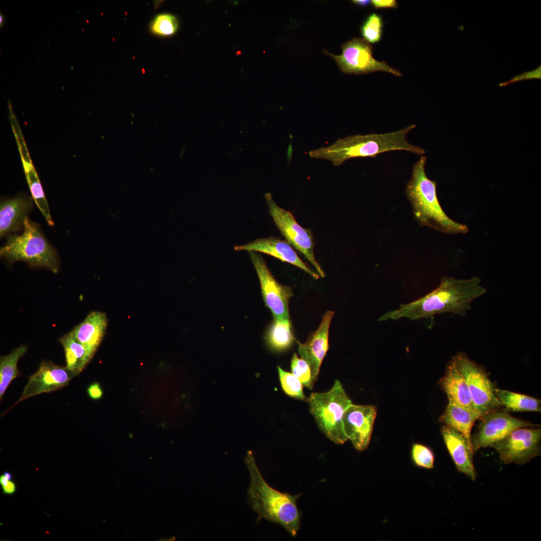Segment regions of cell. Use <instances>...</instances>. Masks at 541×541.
<instances>
[{
	"instance_id": "9c48e42d",
	"label": "cell",
	"mask_w": 541,
	"mask_h": 541,
	"mask_svg": "<svg viewBox=\"0 0 541 541\" xmlns=\"http://www.w3.org/2000/svg\"><path fill=\"white\" fill-rule=\"evenodd\" d=\"M540 428L520 427L489 447L498 452L504 463L522 465L540 455Z\"/></svg>"
},
{
	"instance_id": "6da1fadb",
	"label": "cell",
	"mask_w": 541,
	"mask_h": 541,
	"mask_svg": "<svg viewBox=\"0 0 541 541\" xmlns=\"http://www.w3.org/2000/svg\"><path fill=\"white\" fill-rule=\"evenodd\" d=\"M480 283L477 277L467 280L445 277L435 290L417 300L401 305L399 309L385 313L378 321L403 318L415 320L445 313L465 316L472 302L487 291Z\"/></svg>"
},
{
	"instance_id": "277c9868",
	"label": "cell",
	"mask_w": 541,
	"mask_h": 541,
	"mask_svg": "<svg viewBox=\"0 0 541 541\" xmlns=\"http://www.w3.org/2000/svg\"><path fill=\"white\" fill-rule=\"evenodd\" d=\"M0 255L9 263L22 261L34 267L59 272L60 260L56 250L47 240L39 225L27 217L23 232L10 235L0 249Z\"/></svg>"
},
{
	"instance_id": "74e56055",
	"label": "cell",
	"mask_w": 541,
	"mask_h": 541,
	"mask_svg": "<svg viewBox=\"0 0 541 541\" xmlns=\"http://www.w3.org/2000/svg\"><path fill=\"white\" fill-rule=\"evenodd\" d=\"M4 22H5V18L4 17L3 15L1 14V15H0L1 27H2L3 26Z\"/></svg>"
},
{
	"instance_id": "f1b7e54d",
	"label": "cell",
	"mask_w": 541,
	"mask_h": 541,
	"mask_svg": "<svg viewBox=\"0 0 541 541\" xmlns=\"http://www.w3.org/2000/svg\"><path fill=\"white\" fill-rule=\"evenodd\" d=\"M292 373L296 376L307 388L312 390L313 382L310 367L308 363L294 353L291 361Z\"/></svg>"
},
{
	"instance_id": "7c38bea8",
	"label": "cell",
	"mask_w": 541,
	"mask_h": 541,
	"mask_svg": "<svg viewBox=\"0 0 541 541\" xmlns=\"http://www.w3.org/2000/svg\"><path fill=\"white\" fill-rule=\"evenodd\" d=\"M377 411L373 405L351 404L343 416L344 432L353 446L363 451L369 446Z\"/></svg>"
},
{
	"instance_id": "4316f807",
	"label": "cell",
	"mask_w": 541,
	"mask_h": 541,
	"mask_svg": "<svg viewBox=\"0 0 541 541\" xmlns=\"http://www.w3.org/2000/svg\"><path fill=\"white\" fill-rule=\"evenodd\" d=\"M281 385L284 392L290 397L307 402V397L303 392V385L292 373L278 367Z\"/></svg>"
},
{
	"instance_id": "d6a6232c",
	"label": "cell",
	"mask_w": 541,
	"mask_h": 541,
	"mask_svg": "<svg viewBox=\"0 0 541 541\" xmlns=\"http://www.w3.org/2000/svg\"><path fill=\"white\" fill-rule=\"evenodd\" d=\"M371 4L375 9H385L398 8V4L395 0H373Z\"/></svg>"
},
{
	"instance_id": "d4e9b609",
	"label": "cell",
	"mask_w": 541,
	"mask_h": 541,
	"mask_svg": "<svg viewBox=\"0 0 541 541\" xmlns=\"http://www.w3.org/2000/svg\"><path fill=\"white\" fill-rule=\"evenodd\" d=\"M266 339L269 347L275 351L288 349L295 340L290 319L275 320L268 329Z\"/></svg>"
},
{
	"instance_id": "8fae6325",
	"label": "cell",
	"mask_w": 541,
	"mask_h": 541,
	"mask_svg": "<svg viewBox=\"0 0 541 541\" xmlns=\"http://www.w3.org/2000/svg\"><path fill=\"white\" fill-rule=\"evenodd\" d=\"M249 254L259 280L265 305L275 320H289V304L293 295L291 288L275 279L259 254L255 251H249Z\"/></svg>"
},
{
	"instance_id": "4dcf8cb0",
	"label": "cell",
	"mask_w": 541,
	"mask_h": 541,
	"mask_svg": "<svg viewBox=\"0 0 541 541\" xmlns=\"http://www.w3.org/2000/svg\"><path fill=\"white\" fill-rule=\"evenodd\" d=\"M541 78V67L539 66L536 69L529 72H525L520 75H518L514 76L508 81L502 82L499 84L500 87L506 86L510 84L517 82L518 81L532 79H540Z\"/></svg>"
},
{
	"instance_id": "83f0119b",
	"label": "cell",
	"mask_w": 541,
	"mask_h": 541,
	"mask_svg": "<svg viewBox=\"0 0 541 541\" xmlns=\"http://www.w3.org/2000/svg\"><path fill=\"white\" fill-rule=\"evenodd\" d=\"M383 21L382 16L376 13L369 15L361 27V33L364 39L369 43L375 44L380 41L383 34Z\"/></svg>"
},
{
	"instance_id": "e575fe53",
	"label": "cell",
	"mask_w": 541,
	"mask_h": 541,
	"mask_svg": "<svg viewBox=\"0 0 541 541\" xmlns=\"http://www.w3.org/2000/svg\"><path fill=\"white\" fill-rule=\"evenodd\" d=\"M352 2L356 5L362 7H366L371 3V1L368 0H353Z\"/></svg>"
},
{
	"instance_id": "f546056e",
	"label": "cell",
	"mask_w": 541,
	"mask_h": 541,
	"mask_svg": "<svg viewBox=\"0 0 541 541\" xmlns=\"http://www.w3.org/2000/svg\"><path fill=\"white\" fill-rule=\"evenodd\" d=\"M412 458L418 466L427 469L434 467V455L428 447L421 444H414L411 450Z\"/></svg>"
},
{
	"instance_id": "8d00e7d4",
	"label": "cell",
	"mask_w": 541,
	"mask_h": 541,
	"mask_svg": "<svg viewBox=\"0 0 541 541\" xmlns=\"http://www.w3.org/2000/svg\"><path fill=\"white\" fill-rule=\"evenodd\" d=\"M9 480H12V475L8 472H5L3 474Z\"/></svg>"
},
{
	"instance_id": "e0dca14e",
	"label": "cell",
	"mask_w": 541,
	"mask_h": 541,
	"mask_svg": "<svg viewBox=\"0 0 541 541\" xmlns=\"http://www.w3.org/2000/svg\"><path fill=\"white\" fill-rule=\"evenodd\" d=\"M441 433L457 470L475 480L477 474L473 463L474 453L469 447L465 437L446 425L441 427Z\"/></svg>"
},
{
	"instance_id": "7402d4cb",
	"label": "cell",
	"mask_w": 541,
	"mask_h": 541,
	"mask_svg": "<svg viewBox=\"0 0 541 541\" xmlns=\"http://www.w3.org/2000/svg\"><path fill=\"white\" fill-rule=\"evenodd\" d=\"M495 393L502 406H504L507 411L537 412L541 411L540 399L497 388H495Z\"/></svg>"
},
{
	"instance_id": "44dd1931",
	"label": "cell",
	"mask_w": 541,
	"mask_h": 541,
	"mask_svg": "<svg viewBox=\"0 0 541 541\" xmlns=\"http://www.w3.org/2000/svg\"><path fill=\"white\" fill-rule=\"evenodd\" d=\"M59 341L64 350L66 367L79 375L93 357L72 331L61 337Z\"/></svg>"
},
{
	"instance_id": "8992f818",
	"label": "cell",
	"mask_w": 541,
	"mask_h": 541,
	"mask_svg": "<svg viewBox=\"0 0 541 541\" xmlns=\"http://www.w3.org/2000/svg\"><path fill=\"white\" fill-rule=\"evenodd\" d=\"M452 359L467 384L475 410L482 416L500 409L502 405L495 395L496 387L483 368L463 352L458 353Z\"/></svg>"
},
{
	"instance_id": "5b68a950",
	"label": "cell",
	"mask_w": 541,
	"mask_h": 541,
	"mask_svg": "<svg viewBox=\"0 0 541 541\" xmlns=\"http://www.w3.org/2000/svg\"><path fill=\"white\" fill-rule=\"evenodd\" d=\"M307 402L318 427L328 438L338 444L348 440L344 430L343 416L352 401L339 380H335L327 392L311 393Z\"/></svg>"
},
{
	"instance_id": "ffe728a7",
	"label": "cell",
	"mask_w": 541,
	"mask_h": 541,
	"mask_svg": "<svg viewBox=\"0 0 541 541\" xmlns=\"http://www.w3.org/2000/svg\"><path fill=\"white\" fill-rule=\"evenodd\" d=\"M481 417L477 412L448 403L439 420L446 425L460 432L465 437L469 447L473 452L471 443V429L475 422Z\"/></svg>"
},
{
	"instance_id": "d590c367",
	"label": "cell",
	"mask_w": 541,
	"mask_h": 541,
	"mask_svg": "<svg viewBox=\"0 0 541 541\" xmlns=\"http://www.w3.org/2000/svg\"><path fill=\"white\" fill-rule=\"evenodd\" d=\"M9 481L10 480L4 474L0 476V484L1 486L7 485Z\"/></svg>"
},
{
	"instance_id": "30bf717a",
	"label": "cell",
	"mask_w": 541,
	"mask_h": 541,
	"mask_svg": "<svg viewBox=\"0 0 541 541\" xmlns=\"http://www.w3.org/2000/svg\"><path fill=\"white\" fill-rule=\"evenodd\" d=\"M479 419L476 432L471 436L474 453L489 447L517 428L538 427V424L514 417L507 410L500 409L484 414Z\"/></svg>"
},
{
	"instance_id": "9a60e30c",
	"label": "cell",
	"mask_w": 541,
	"mask_h": 541,
	"mask_svg": "<svg viewBox=\"0 0 541 541\" xmlns=\"http://www.w3.org/2000/svg\"><path fill=\"white\" fill-rule=\"evenodd\" d=\"M234 249L236 251L262 252L299 267L316 280L320 277L317 273L312 270L303 261L287 240L270 236L257 239L244 245L235 246Z\"/></svg>"
},
{
	"instance_id": "d6986e66",
	"label": "cell",
	"mask_w": 541,
	"mask_h": 541,
	"mask_svg": "<svg viewBox=\"0 0 541 541\" xmlns=\"http://www.w3.org/2000/svg\"><path fill=\"white\" fill-rule=\"evenodd\" d=\"M107 323L105 313L93 311L72 331L76 339L92 357L103 338Z\"/></svg>"
},
{
	"instance_id": "cb8c5ba5",
	"label": "cell",
	"mask_w": 541,
	"mask_h": 541,
	"mask_svg": "<svg viewBox=\"0 0 541 541\" xmlns=\"http://www.w3.org/2000/svg\"><path fill=\"white\" fill-rule=\"evenodd\" d=\"M27 347L21 345L10 354L0 358V399L2 400L11 382L19 375L18 363L27 352Z\"/></svg>"
},
{
	"instance_id": "52a82bcc",
	"label": "cell",
	"mask_w": 541,
	"mask_h": 541,
	"mask_svg": "<svg viewBox=\"0 0 541 541\" xmlns=\"http://www.w3.org/2000/svg\"><path fill=\"white\" fill-rule=\"evenodd\" d=\"M264 198L269 213L286 240L305 256L313 265L320 277H325V273L315 256V240L311 230L302 227L290 211L278 206L274 201L270 192H266L264 194Z\"/></svg>"
},
{
	"instance_id": "4fadbf2b",
	"label": "cell",
	"mask_w": 541,
	"mask_h": 541,
	"mask_svg": "<svg viewBox=\"0 0 541 541\" xmlns=\"http://www.w3.org/2000/svg\"><path fill=\"white\" fill-rule=\"evenodd\" d=\"M78 374L51 361H43L37 371L30 377L22 396L15 404L43 393H49L67 386Z\"/></svg>"
},
{
	"instance_id": "484cf974",
	"label": "cell",
	"mask_w": 541,
	"mask_h": 541,
	"mask_svg": "<svg viewBox=\"0 0 541 541\" xmlns=\"http://www.w3.org/2000/svg\"><path fill=\"white\" fill-rule=\"evenodd\" d=\"M179 22L173 15L162 13L156 15L151 21V33L156 36L168 37L174 34L178 30Z\"/></svg>"
},
{
	"instance_id": "ba28073f",
	"label": "cell",
	"mask_w": 541,
	"mask_h": 541,
	"mask_svg": "<svg viewBox=\"0 0 541 541\" xmlns=\"http://www.w3.org/2000/svg\"><path fill=\"white\" fill-rule=\"evenodd\" d=\"M340 55L328 53L337 63L341 70L346 74L363 75L377 71L391 73L401 76V73L391 67L384 61H378L373 56L371 45L363 39L354 38L342 46Z\"/></svg>"
},
{
	"instance_id": "ac0fdd59",
	"label": "cell",
	"mask_w": 541,
	"mask_h": 541,
	"mask_svg": "<svg viewBox=\"0 0 541 541\" xmlns=\"http://www.w3.org/2000/svg\"><path fill=\"white\" fill-rule=\"evenodd\" d=\"M438 383L446 393L448 403L477 412L467 384L452 359L447 364L445 374L439 380Z\"/></svg>"
},
{
	"instance_id": "3957f363",
	"label": "cell",
	"mask_w": 541,
	"mask_h": 541,
	"mask_svg": "<svg viewBox=\"0 0 541 541\" xmlns=\"http://www.w3.org/2000/svg\"><path fill=\"white\" fill-rule=\"evenodd\" d=\"M426 157L421 156L414 164L412 176L406 187L415 219L422 225L449 234H464L468 227L449 218L441 206L436 193L437 183L425 173Z\"/></svg>"
},
{
	"instance_id": "7a4b0ae2",
	"label": "cell",
	"mask_w": 541,
	"mask_h": 541,
	"mask_svg": "<svg viewBox=\"0 0 541 541\" xmlns=\"http://www.w3.org/2000/svg\"><path fill=\"white\" fill-rule=\"evenodd\" d=\"M245 463L250 474L248 502L261 517L282 525L293 536L297 534L301 514L297 502L300 495L281 492L269 486L262 477L252 452L248 451Z\"/></svg>"
},
{
	"instance_id": "1f68e13d",
	"label": "cell",
	"mask_w": 541,
	"mask_h": 541,
	"mask_svg": "<svg viewBox=\"0 0 541 541\" xmlns=\"http://www.w3.org/2000/svg\"><path fill=\"white\" fill-rule=\"evenodd\" d=\"M87 393L89 396L94 400L100 399L103 396L102 389L98 383L91 384L87 388Z\"/></svg>"
},
{
	"instance_id": "5bb4252c",
	"label": "cell",
	"mask_w": 541,
	"mask_h": 541,
	"mask_svg": "<svg viewBox=\"0 0 541 541\" xmlns=\"http://www.w3.org/2000/svg\"><path fill=\"white\" fill-rule=\"evenodd\" d=\"M334 312L328 311L317 329L304 343H299L298 352L309 364L314 384L317 380L322 361L329 350V331Z\"/></svg>"
},
{
	"instance_id": "603a6c76",
	"label": "cell",
	"mask_w": 541,
	"mask_h": 541,
	"mask_svg": "<svg viewBox=\"0 0 541 541\" xmlns=\"http://www.w3.org/2000/svg\"><path fill=\"white\" fill-rule=\"evenodd\" d=\"M27 180L32 194L33 200L44 216L48 224L54 226L49 207L45 197L39 177L31 160L22 157Z\"/></svg>"
},
{
	"instance_id": "836d02e7",
	"label": "cell",
	"mask_w": 541,
	"mask_h": 541,
	"mask_svg": "<svg viewBox=\"0 0 541 541\" xmlns=\"http://www.w3.org/2000/svg\"><path fill=\"white\" fill-rule=\"evenodd\" d=\"M3 492L5 494L11 495L14 494L16 490V484L10 480L7 485L2 486Z\"/></svg>"
},
{
	"instance_id": "2e32d148",
	"label": "cell",
	"mask_w": 541,
	"mask_h": 541,
	"mask_svg": "<svg viewBox=\"0 0 541 541\" xmlns=\"http://www.w3.org/2000/svg\"><path fill=\"white\" fill-rule=\"evenodd\" d=\"M32 199V197L22 193L1 201V238L24 229L25 220L33 207Z\"/></svg>"
}]
</instances>
